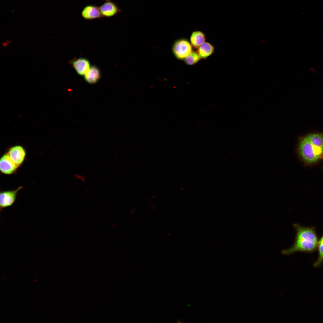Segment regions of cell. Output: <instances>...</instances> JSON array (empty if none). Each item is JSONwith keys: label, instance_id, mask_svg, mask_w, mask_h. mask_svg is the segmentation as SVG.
Instances as JSON below:
<instances>
[{"label": "cell", "instance_id": "cell-2", "mask_svg": "<svg viewBox=\"0 0 323 323\" xmlns=\"http://www.w3.org/2000/svg\"><path fill=\"white\" fill-rule=\"evenodd\" d=\"M298 152L301 159L307 163H313L318 160L308 136L300 141L298 147Z\"/></svg>", "mask_w": 323, "mask_h": 323}, {"label": "cell", "instance_id": "cell-7", "mask_svg": "<svg viewBox=\"0 0 323 323\" xmlns=\"http://www.w3.org/2000/svg\"><path fill=\"white\" fill-rule=\"evenodd\" d=\"M307 136L318 159L323 154V135L320 134H313Z\"/></svg>", "mask_w": 323, "mask_h": 323}, {"label": "cell", "instance_id": "cell-14", "mask_svg": "<svg viewBox=\"0 0 323 323\" xmlns=\"http://www.w3.org/2000/svg\"><path fill=\"white\" fill-rule=\"evenodd\" d=\"M317 250L318 251V258L313 264V266L315 267L320 266L323 263V233L320 238L319 240Z\"/></svg>", "mask_w": 323, "mask_h": 323}, {"label": "cell", "instance_id": "cell-5", "mask_svg": "<svg viewBox=\"0 0 323 323\" xmlns=\"http://www.w3.org/2000/svg\"><path fill=\"white\" fill-rule=\"evenodd\" d=\"M23 187V186H20L15 190L0 191L1 211L4 208L11 206L14 203L18 192Z\"/></svg>", "mask_w": 323, "mask_h": 323}, {"label": "cell", "instance_id": "cell-11", "mask_svg": "<svg viewBox=\"0 0 323 323\" xmlns=\"http://www.w3.org/2000/svg\"><path fill=\"white\" fill-rule=\"evenodd\" d=\"M84 76V79L88 83L95 84L100 78V71L97 67L92 65L90 67Z\"/></svg>", "mask_w": 323, "mask_h": 323}, {"label": "cell", "instance_id": "cell-4", "mask_svg": "<svg viewBox=\"0 0 323 323\" xmlns=\"http://www.w3.org/2000/svg\"><path fill=\"white\" fill-rule=\"evenodd\" d=\"M18 167L6 152L0 159V171L4 174L10 175L15 174Z\"/></svg>", "mask_w": 323, "mask_h": 323}, {"label": "cell", "instance_id": "cell-9", "mask_svg": "<svg viewBox=\"0 0 323 323\" xmlns=\"http://www.w3.org/2000/svg\"><path fill=\"white\" fill-rule=\"evenodd\" d=\"M70 63L77 73L81 76H84L91 67L89 60L84 57L73 60Z\"/></svg>", "mask_w": 323, "mask_h": 323}, {"label": "cell", "instance_id": "cell-16", "mask_svg": "<svg viewBox=\"0 0 323 323\" xmlns=\"http://www.w3.org/2000/svg\"><path fill=\"white\" fill-rule=\"evenodd\" d=\"M74 177L76 179L80 180L83 182H84L86 180L85 178L83 176L80 174H75Z\"/></svg>", "mask_w": 323, "mask_h": 323}, {"label": "cell", "instance_id": "cell-3", "mask_svg": "<svg viewBox=\"0 0 323 323\" xmlns=\"http://www.w3.org/2000/svg\"><path fill=\"white\" fill-rule=\"evenodd\" d=\"M6 152L19 168L23 164L26 159V151L21 145H16L10 147Z\"/></svg>", "mask_w": 323, "mask_h": 323}, {"label": "cell", "instance_id": "cell-8", "mask_svg": "<svg viewBox=\"0 0 323 323\" xmlns=\"http://www.w3.org/2000/svg\"><path fill=\"white\" fill-rule=\"evenodd\" d=\"M81 15L85 19L88 20L104 17L101 13L99 7L94 5H88L85 6L82 11Z\"/></svg>", "mask_w": 323, "mask_h": 323}, {"label": "cell", "instance_id": "cell-17", "mask_svg": "<svg viewBox=\"0 0 323 323\" xmlns=\"http://www.w3.org/2000/svg\"><path fill=\"white\" fill-rule=\"evenodd\" d=\"M104 0L106 1H111L112 0Z\"/></svg>", "mask_w": 323, "mask_h": 323}, {"label": "cell", "instance_id": "cell-10", "mask_svg": "<svg viewBox=\"0 0 323 323\" xmlns=\"http://www.w3.org/2000/svg\"><path fill=\"white\" fill-rule=\"evenodd\" d=\"M99 8L104 17H112L121 11L116 4L110 1H106L99 7Z\"/></svg>", "mask_w": 323, "mask_h": 323}, {"label": "cell", "instance_id": "cell-12", "mask_svg": "<svg viewBox=\"0 0 323 323\" xmlns=\"http://www.w3.org/2000/svg\"><path fill=\"white\" fill-rule=\"evenodd\" d=\"M205 40L204 34L200 31H195L192 34L191 41L192 45L195 48H199L204 43Z\"/></svg>", "mask_w": 323, "mask_h": 323}, {"label": "cell", "instance_id": "cell-15", "mask_svg": "<svg viewBox=\"0 0 323 323\" xmlns=\"http://www.w3.org/2000/svg\"><path fill=\"white\" fill-rule=\"evenodd\" d=\"M200 58L198 53L193 51L185 58V61L187 64L192 65L198 62Z\"/></svg>", "mask_w": 323, "mask_h": 323}, {"label": "cell", "instance_id": "cell-6", "mask_svg": "<svg viewBox=\"0 0 323 323\" xmlns=\"http://www.w3.org/2000/svg\"><path fill=\"white\" fill-rule=\"evenodd\" d=\"M175 56L178 59L185 58L192 51V48L189 42L185 39L176 41L173 47Z\"/></svg>", "mask_w": 323, "mask_h": 323}, {"label": "cell", "instance_id": "cell-1", "mask_svg": "<svg viewBox=\"0 0 323 323\" xmlns=\"http://www.w3.org/2000/svg\"><path fill=\"white\" fill-rule=\"evenodd\" d=\"M296 234L292 245L283 250L282 254L290 255L296 252L312 253L317 250L319 238L315 227H304L298 223L293 225Z\"/></svg>", "mask_w": 323, "mask_h": 323}, {"label": "cell", "instance_id": "cell-13", "mask_svg": "<svg viewBox=\"0 0 323 323\" xmlns=\"http://www.w3.org/2000/svg\"><path fill=\"white\" fill-rule=\"evenodd\" d=\"M214 50L213 46L208 42H204L199 48L198 53L201 58L207 57L213 53Z\"/></svg>", "mask_w": 323, "mask_h": 323}]
</instances>
